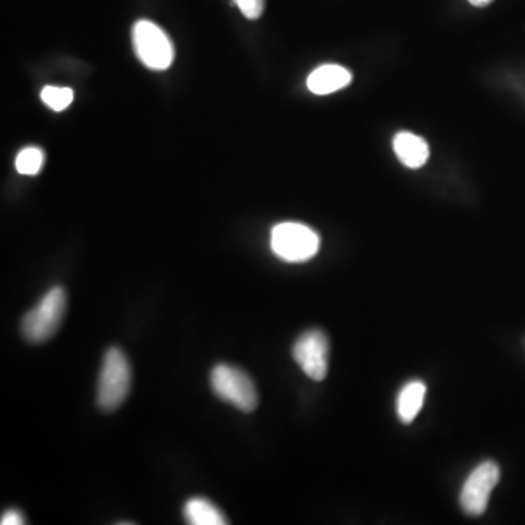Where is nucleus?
<instances>
[{
    "label": "nucleus",
    "mask_w": 525,
    "mask_h": 525,
    "mask_svg": "<svg viewBox=\"0 0 525 525\" xmlns=\"http://www.w3.org/2000/svg\"><path fill=\"white\" fill-rule=\"evenodd\" d=\"M66 307L68 297L65 289L60 286L50 289L33 310L28 311L22 318L21 332L24 339L33 345H41L52 339L62 324Z\"/></svg>",
    "instance_id": "obj_1"
},
{
    "label": "nucleus",
    "mask_w": 525,
    "mask_h": 525,
    "mask_svg": "<svg viewBox=\"0 0 525 525\" xmlns=\"http://www.w3.org/2000/svg\"><path fill=\"white\" fill-rule=\"evenodd\" d=\"M132 388V367L122 349L105 352L98 380L97 403L104 412H114L124 403Z\"/></svg>",
    "instance_id": "obj_2"
},
{
    "label": "nucleus",
    "mask_w": 525,
    "mask_h": 525,
    "mask_svg": "<svg viewBox=\"0 0 525 525\" xmlns=\"http://www.w3.org/2000/svg\"><path fill=\"white\" fill-rule=\"evenodd\" d=\"M210 387L218 399L241 412H254L259 404L256 385L243 369L227 364L216 365L210 372Z\"/></svg>",
    "instance_id": "obj_3"
},
{
    "label": "nucleus",
    "mask_w": 525,
    "mask_h": 525,
    "mask_svg": "<svg viewBox=\"0 0 525 525\" xmlns=\"http://www.w3.org/2000/svg\"><path fill=\"white\" fill-rule=\"evenodd\" d=\"M270 247L283 262L304 263L320 250V237L307 225L283 222L272 229Z\"/></svg>",
    "instance_id": "obj_4"
},
{
    "label": "nucleus",
    "mask_w": 525,
    "mask_h": 525,
    "mask_svg": "<svg viewBox=\"0 0 525 525\" xmlns=\"http://www.w3.org/2000/svg\"><path fill=\"white\" fill-rule=\"evenodd\" d=\"M133 46L140 62L152 70H167L174 62L171 38L154 22L138 21L133 27Z\"/></svg>",
    "instance_id": "obj_5"
},
{
    "label": "nucleus",
    "mask_w": 525,
    "mask_h": 525,
    "mask_svg": "<svg viewBox=\"0 0 525 525\" xmlns=\"http://www.w3.org/2000/svg\"><path fill=\"white\" fill-rule=\"evenodd\" d=\"M499 477H501V472H499L498 464L493 461L479 464L470 473L460 495L461 508L467 515L479 517L486 511L490 495L499 483Z\"/></svg>",
    "instance_id": "obj_6"
},
{
    "label": "nucleus",
    "mask_w": 525,
    "mask_h": 525,
    "mask_svg": "<svg viewBox=\"0 0 525 525\" xmlns=\"http://www.w3.org/2000/svg\"><path fill=\"white\" fill-rule=\"evenodd\" d=\"M330 345L321 330H308L298 337L292 356L299 368L314 381H323L329 372Z\"/></svg>",
    "instance_id": "obj_7"
},
{
    "label": "nucleus",
    "mask_w": 525,
    "mask_h": 525,
    "mask_svg": "<svg viewBox=\"0 0 525 525\" xmlns=\"http://www.w3.org/2000/svg\"><path fill=\"white\" fill-rule=\"evenodd\" d=\"M394 152L404 167L418 170L428 162L429 145L425 139L410 132H400L394 136Z\"/></svg>",
    "instance_id": "obj_8"
},
{
    "label": "nucleus",
    "mask_w": 525,
    "mask_h": 525,
    "mask_svg": "<svg viewBox=\"0 0 525 525\" xmlns=\"http://www.w3.org/2000/svg\"><path fill=\"white\" fill-rule=\"evenodd\" d=\"M352 73L339 65H324L315 69L307 79V87L315 95H329L348 87Z\"/></svg>",
    "instance_id": "obj_9"
},
{
    "label": "nucleus",
    "mask_w": 525,
    "mask_h": 525,
    "mask_svg": "<svg viewBox=\"0 0 525 525\" xmlns=\"http://www.w3.org/2000/svg\"><path fill=\"white\" fill-rule=\"evenodd\" d=\"M184 520L187 524L192 525H225L229 524L227 515L216 507L209 499L196 496L190 498L184 504Z\"/></svg>",
    "instance_id": "obj_10"
},
{
    "label": "nucleus",
    "mask_w": 525,
    "mask_h": 525,
    "mask_svg": "<svg viewBox=\"0 0 525 525\" xmlns=\"http://www.w3.org/2000/svg\"><path fill=\"white\" fill-rule=\"evenodd\" d=\"M426 396V385L422 381H410L397 397V415L403 423H412L419 415Z\"/></svg>",
    "instance_id": "obj_11"
},
{
    "label": "nucleus",
    "mask_w": 525,
    "mask_h": 525,
    "mask_svg": "<svg viewBox=\"0 0 525 525\" xmlns=\"http://www.w3.org/2000/svg\"><path fill=\"white\" fill-rule=\"evenodd\" d=\"M44 164V152L40 148H25L19 152L17 161H15V168L19 174L35 175L40 173Z\"/></svg>",
    "instance_id": "obj_12"
},
{
    "label": "nucleus",
    "mask_w": 525,
    "mask_h": 525,
    "mask_svg": "<svg viewBox=\"0 0 525 525\" xmlns=\"http://www.w3.org/2000/svg\"><path fill=\"white\" fill-rule=\"evenodd\" d=\"M73 94L72 89L62 88V87H44L41 91V100L47 105V107L52 108L54 111H63L72 104Z\"/></svg>",
    "instance_id": "obj_13"
},
{
    "label": "nucleus",
    "mask_w": 525,
    "mask_h": 525,
    "mask_svg": "<svg viewBox=\"0 0 525 525\" xmlns=\"http://www.w3.org/2000/svg\"><path fill=\"white\" fill-rule=\"evenodd\" d=\"M245 18L257 19L262 17L264 11V0H234Z\"/></svg>",
    "instance_id": "obj_14"
},
{
    "label": "nucleus",
    "mask_w": 525,
    "mask_h": 525,
    "mask_svg": "<svg viewBox=\"0 0 525 525\" xmlns=\"http://www.w3.org/2000/svg\"><path fill=\"white\" fill-rule=\"evenodd\" d=\"M0 524L2 525H21L25 524L24 515L19 509H8L3 512L2 518H0Z\"/></svg>",
    "instance_id": "obj_15"
},
{
    "label": "nucleus",
    "mask_w": 525,
    "mask_h": 525,
    "mask_svg": "<svg viewBox=\"0 0 525 525\" xmlns=\"http://www.w3.org/2000/svg\"><path fill=\"white\" fill-rule=\"evenodd\" d=\"M469 2L472 3L473 6H477V8H485V6L490 5L493 0H469Z\"/></svg>",
    "instance_id": "obj_16"
}]
</instances>
